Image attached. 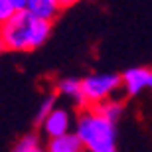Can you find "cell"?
<instances>
[{"label": "cell", "mask_w": 152, "mask_h": 152, "mask_svg": "<svg viewBox=\"0 0 152 152\" xmlns=\"http://www.w3.org/2000/svg\"><path fill=\"white\" fill-rule=\"evenodd\" d=\"M150 87H152V75H150Z\"/></svg>", "instance_id": "obj_16"}, {"label": "cell", "mask_w": 152, "mask_h": 152, "mask_svg": "<svg viewBox=\"0 0 152 152\" xmlns=\"http://www.w3.org/2000/svg\"><path fill=\"white\" fill-rule=\"evenodd\" d=\"M44 148L50 150V152H81L83 150V144H81V140L77 138L75 132L67 130V132H63V134L48 138Z\"/></svg>", "instance_id": "obj_8"}, {"label": "cell", "mask_w": 152, "mask_h": 152, "mask_svg": "<svg viewBox=\"0 0 152 152\" xmlns=\"http://www.w3.org/2000/svg\"><path fill=\"white\" fill-rule=\"evenodd\" d=\"M14 150L16 152H39V150H44L42 136H39L38 132H28V134H24L22 138L14 144Z\"/></svg>", "instance_id": "obj_10"}, {"label": "cell", "mask_w": 152, "mask_h": 152, "mask_svg": "<svg viewBox=\"0 0 152 152\" xmlns=\"http://www.w3.org/2000/svg\"><path fill=\"white\" fill-rule=\"evenodd\" d=\"M57 2H59V6L65 10V8H71V6H75L77 2H81V0H57Z\"/></svg>", "instance_id": "obj_13"}, {"label": "cell", "mask_w": 152, "mask_h": 152, "mask_svg": "<svg viewBox=\"0 0 152 152\" xmlns=\"http://www.w3.org/2000/svg\"><path fill=\"white\" fill-rule=\"evenodd\" d=\"M93 107H95L103 117H107L109 121H113V123H118V118H121V115H123V103L118 101V99H115V97L105 99L103 103L93 105Z\"/></svg>", "instance_id": "obj_9"}, {"label": "cell", "mask_w": 152, "mask_h": 152, "mask_svg": "<svg viewBox=\"0 0 152 152\" xmlns=\"http://www.w3.org/2000/svg\"><path fill=\"white\" fill-rule=\"evenodd\" d=\"M24 2H26V0H16V4H18V8H24Z\"/></svg>", "instance_id": "obj_14"}, {"label": "cell", "mask_w": 152, "mask_h": 152, "mask_svg": "<svg viewBox=\"0 0 152 152\" xmlns=\"http://www.w3.org/2000/svg\"><path fill=\"white\" fill-rule=\"evenodd\" d=\"M51 22L30 14L26 8H18L12 16L0 22V42L4 51H34L48 42Z\"/></svg>", "instance_id": "obj_1"}, {"label": "cell", "mask_w": 152, "mask_h": 152, "mask_svg": "<svg viewBox=\"0 0 152 152\" xmlns=\"http://www.w3.org/2000/svg\"><path fill=\"white\" fill-rule=\"evenodd\" d=\"M56 95L65 99L69 105H73L75 109H83L85 107V99H83V93H81V83L79 79L73 77H65L61 81H57L56 85Z\"/></svg>", "instance_id": "obj_6"}, {"label": "cell", "mask_w": 152, "mask_h": 152, "mask_svg": "<svg viewBox=\"0 0 152 152\" xmlns=\"http://www.w3.org/2000/svg\"><path fill=\"white\" fill-rule=\"evenodd\" d=\"M56 105H57V95H48V97H44V101L39 103L38 113H36V124L42 123V118L50 113V111L56 107Z\"/></svg>", "instance_id": "obj_11"}, {"label": "cell", "mask_w": 152, "mask_h": 152, "mask_svg": "<svg viewBox=\"0 0 152 152\" xmlns=\"http://www.w3.org/2000/svg\"><path fill=\"white\" fill-rule=\"evenodd\" d=\"M18 10L16 0H0V22H4L8 16H12Z\"/></svg>", "instance_id": "obj_12"}, {"label": "cell", "mask_w": 152, "mask_h": 152, "mask_svg": "<svg viewBox=\"0 0 152 152\" xmlns=\"http://www.w3.org/2000/svg\"><path fill=\"white\" fill-rule=\"evenodd\" d=\"M81 93L85 99V107L99 105L105 99H111L121 89V75L117 73H91L79 79Z\"/></svg>", "instance_id": "obj_3"}, {"label": "cell", "mask_w": 152, "mask_h": 152, "mask_svg": "<svg viewBox=\"0 0 152 152\" xmlns=\"http://www.w3.org/2000/svg\"><path fill=\"white\" fill-rule=\"evenodd\" d=\"M73 132L89 152H115L117 150V123L103 117L95 107L79 109L73 117Z\"/></svg>", "instance_id": "obj_2"}, {"label": "cell", "mask_w": 152, "mask_h": 152, "mask_svg": "<svg viewBox=\"0 0 152 152\" xmlns=\"http://www.w3.org/2000/svg\"><path fill=\"white\" fill-rule=\"evenodd\" d=\"M38 126H42V132H44L48 138H51V136H57V134H63V132L71 130V126H73V117L69 113V109L56 105L50 113L42 118V123H39Z\"/></svg>", "instance_id": "obj_4"}, {"label": "cell", "mask_w": 152, "mask_h": 152, "mask_svg": "<svg viewBox=\"0 0 152 152\" xmlns=\"http://www.w3.org/2000/svg\"><path fill=\"white\" fill-rule=\"evenodd\" d=\"M150 75L152 69L148 67H130L121 75V89H124V93L129 97L140 95L144 89L150 87Z\"/></svg>", "instance_id": "obj_5"}, {"label": "cell", "mask_w": 152, "mask_h": 152, "mask_svg": "<svg viewBox=\"0 0 152 152\" xmlns=\"http://www.w3.org/2000/svg\"><path fill=\"white\" fill-rule=\"evenodd\" d=\"M2 51H4V48H2V42H0V56H2Z\"/></svg>", "instance_id": "obj_15"}, {"label": "cell", "mask_w": 152, "mask_h": 152, "mask_svg": "<svg viewBox=\"0 0 152 152\" xmlns=\"http://www.w3.org/2000/svg\"><path fill=\"white\" fill-rule=\"evenodd\" d=\"M24 8H26L30 14H34L36 18L50 20V22H53V20L59 16V12L63 10L57 0H26V2H24Z\"/></svg>", "instance_id": "obj_7"}]
</instances>
